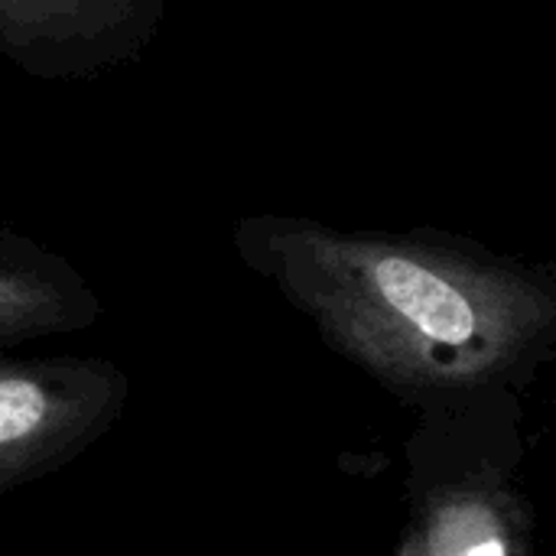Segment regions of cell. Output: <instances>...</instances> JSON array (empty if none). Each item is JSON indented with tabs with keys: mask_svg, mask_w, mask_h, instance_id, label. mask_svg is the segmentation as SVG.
Instances as JSON below:
<instances>
[{
	"mask_svg": "<svg viewBox=\"0 0 556 556\" xmlns=\"http://www.w3.org/2000/svg\"><path fill=\"white\" fill-rule=\"evenodd\" d=\"M235 248L339 355L430 414L515 397L554 349V274L459 235L264 212L235 225Z\"/></svg>",
	"mask_w": 556,
	"mask_h": 556,
	"instance_id": "6da1fadb",
	"label": "cell"
},
{
	"mask_svg": "<svg viewBox=\"0 0 556 556\" xmlns=\"http://www.w3.org/2000/svg\"><path fill=\"white\" fill-rule=\"evenodd\" d=\"M469 414L440 417L410 443V528L401 556H528L531 511L508 482L505 437L476 446Z\"/></svg>",
	"mask_w": 556,
	"mask_h": 556,
	"instance_id": "7a4b0ae2",
	"label": "cell"
},
{
	"mask_svg": "<svg viewBox=\"0 0 556 556\" xmlns=\"http://www.w3.org/2000/svg\"><path fill=\"white\" fill-rule=\"evenodd\" d=\"M124 407L127 378L104 358H10L0 352V495L88 453Z\"/></svg>",
	"mask_w": 556,
	"mask_h": 556,
	"instance_id": "3957f363",
	"label": "cell"
},
{
	"mask_svg": "<svg viewBox=\"0 0 556 556\" xmlns=\"http://www.w3.org/2000/svg\"><path fill=\"white\" fill-rule=\"evenodd\" d=\"M166 0H0V59L42 81L94 78L137 62Z\"/></svg>",
	"mask_w": 556,
	"mask_h": 556,
	"instance_id": "277c9868",
	"label": "cell"
},
{
	"mask_svg": "<svg viewBox=\"0 0 556 556\" xmlns=\"http://www.w3.org/2000/svg\"><path fill=\"white\" fill-rule=\"evenodd\" d=\"M98 309V296L65 257L0 228V349L85 329Z\"/></svg>",
	"mask_w": 556,
	"mask_h": 556,
	"instance_id": "5b68a950",
	"label": "cell"
}]
</instances>
